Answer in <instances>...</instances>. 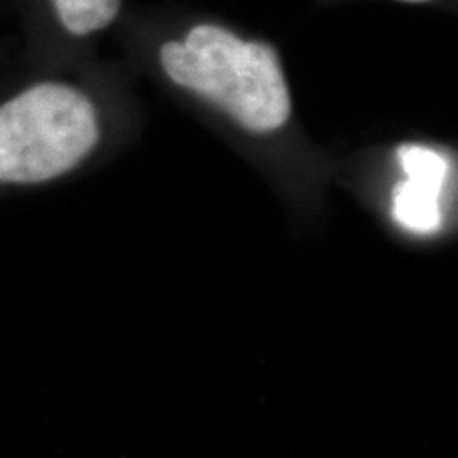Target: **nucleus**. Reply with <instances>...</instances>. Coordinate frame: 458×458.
I'll return each instance as SVG.
<instances>
[{"mask_svg":"<svg viewBox=\"0 0 458 458\" xmlns=\"http://www.w3.org/2000/svg\"><path fill=\"white\" fill-rule=\"evenodd\" d=\"M54 7L68 32L85 37L111 24L122 0H54Z\"/></svg>","mask_w":458,"mask_h":458,"instance_id":"4","label":"nucleus"},{"mask_svg":"<svg viewBox=\"0 0 458 458\" xmlns=\"http://www.w3.org/2000/svg\"><path fill=\"white\" fill-rule=\"evenodd\" d=\"M98 139L88 96L60 83L34 85L0 106V182L54 181L77 168Z\"/></svg>","mask_w":458,"mask_h":458,"instance_id":"2","label":"nucleus"},{"mask_svg":"<svg viewBox=\"0 0 458 458\" xmlns=\"http://www.w3.org/2000/svg\"><path fill=\"white\" fill-rule=\"evenodd\" d=\"M159 60L176 85L215 102L255 134L289 122L291 91L272 45L242 41L225 28L202 24L185 43H164Z\"/></svg>","mask_w":458,"mask_h":458,"instance_id":"1","label":"nucleus"},{"mask_svg":"<svg viewBox=\"0 0 458 458\" xmlns=\"http://www.w3.org/2000/svg\"><path fill=\"white\" fill-rule=\"evenodd\" d=\"M399 3H431V0H399Z\"/></svg>","mask_w":458,"mask_h":458,"instance_id":"5","label":"nucleus"},{"mask_svg":"<svg viewBox=\"0 0 458 458\" xmlns=\"http://www.w3.org/2000/svg\"><path fill=\"white\" fill-rule=\"evenodd\" d=\"M405 181L393 189L391 215L399 227L416 236H433L444 223V187L448 162L427 147L403 145L399 148Z\"/></svg>","mask_w":458,"mask_h":458,"instance_id":"3","label":"nucleus"}]
</instances>
